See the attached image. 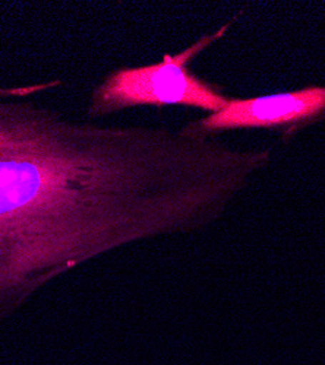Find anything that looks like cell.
Instances as JSON below:
<instances>
[{"mask_svg":"<svg viewBox=\"0 0 325 365\" xmlns=\"http://www.w3.org/2000/svg\"><path fill=\"white\" fill-rule=\"evenodd\" d=\"M236 19L202 36L179 53L164 54L159 63L110 72L93 91L86 117L96 120L136 107H186L209 114L223 110L230 97L219 85L196 76L191 71V63L220 41Z\"/></svg>","mask_w":325,"mask_h":365,"instance_id":"1","label":"cell"},{"mask_svg":"<svg viewBox=\"0 0 325 365\" xmlns=\"http://www.w3.org/2000/svg\"><path fill=\"white\" fill-rule=\"evenodd\" d=\"M322 120L325 86H308L273 96L230 98L223 110L192 120L182 128L189 135L201 138H217L242 129L276 130L291 138Z\"/></svg>","mask_w":325,"mask_h":365,"instance_id":"2","label":"cell"}]
</instances>
